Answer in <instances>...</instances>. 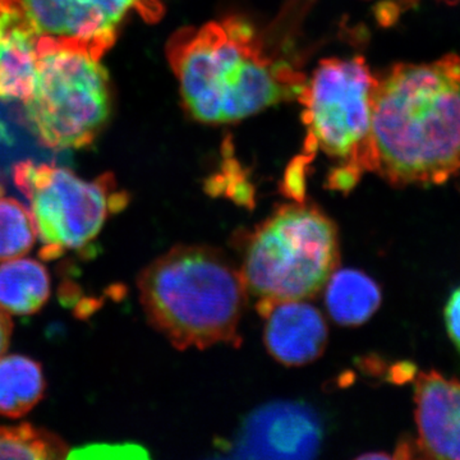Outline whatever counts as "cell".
Returning <instances> with one entry per match:
<instances>
[{
	"label": "cell",
	"instance_id": "cell-16",
	"mask_svg": "<svg viewBox=\"0 0 460 460\" xmlns=\"http://www.w3.org/2000/svg\"><path fill=\"white\" fill-rule=\"evenodd\" d=\"M68 453L65 441L48 429L31 423L0 426V459H62Z\"/></svg>",
	"mask_w": 460,
	"mask_h": 460
},
{
	"label": "cell",
	"instance_id": "cell-13",
	"mask_svg": "<svg viewBox=\"0 0 460 460\" xmlns=\"http://www.w3.org/2000/svg\"><path fill=\"white\" fill-rule=\"evenodd\" d=\"M48 269L38 260H8L0 263V310L13 316L40 311L50 296Z\"/></svg>",
	"mask_w": 460,
	"mask_h": 460
},
{
	"label": "cell",
	"instance_id": "cell-22",
	"mask_svg": "<svg viewBox=\"0 0 460 460\" xmlns=\"http://www.w3.org/2000/svg\"><path fill=\"white\" fill-rule=\"evenodd\" d=\"M444 2L449 3V4H456V3H460V0H444Z\"/></svg>",
	"mask_w": 460,
	"mask_h": 460
},
{
	"label": "cell",
	"instance_id": "cell-20",
	"mask_svg": "<svg viewBox=\"0 0 460 460\" xmlns=\"http://www.w3.org/2000/svg\"><path fill=\"white\" fill-rule=\"evenodd\" d=\"M445 323L450 339L460 352V287L454 290L445 307Z\"/></svg>",
	"mask_w": 460,
	"mask_h": 460
},
{
	"label": "cell",
	"instance_id": "cell-15",
	"mask_svg": "<svg viewBox=\"0 0 460 460\" xmlns=\"http://www.w3.org/2000/svg\"><path fill=\"white\" fill-rule=\"evenodd\" d=\"M45 390L40 363L21 354L0 357V416H26L44 398Z\"/></svg>",
	"mask_w": 460,
	"mask_h": 460
},
{
	"label": "cell",
	"instance_id": "cell-9",
	"mask_svg": "<svg viewBox=\"0 0 460 460\" xmlns=\"http://www.w3.org/2000/svg\"><path fill=\"white\" fill-rule=\"evenodd\" d=\"M321 440L323 429L314 411L298 402H271L248 417L233 456L314 458Z\"/></svg>",
	"mask_w": 460,
	"mask_h": 460
},
{
	"label": "cell",
	"instance_id": "cell-4",
	"mask_svg": "<svg viewBox=\"0 0 460 460\" xmlns=\"http://www.w3.org/2000/svg\"><path fill=\"white\" fill-rule=\"evenodd\" d=\"M339 259L335 223L316 206L290 204L248 233L239 270L247 292L259 296L266 314L280 302L319 295Z\"/></svg>",
	"mask_w": 460,
	"mask_h": 460
},
{
	"label": "cell",
	"instance_id": "cell-7",
	"mask_svg": "<svg viewBox=\"0 0 460 460\" xmlns=\"http://www.w3.org/2000/svg\"><path fill=\"white\" fill-rule=\"evenodd\" d=\"M13 181L29 201L47 261L90 246L109 217L128 204L111 174L86 181L66 168L22 162L13 168Z\"/></svg>",
	"mask_w": 460,
	"mask_h": 460
},
{
	"label": "cell",
	"instance_id": "cell-2",
	"mask_svg": "<svg viewBox=\"0 0 460 460\" xmlns=\"http://www.w3.org/2000/svg\"><path fill=\"white\" fill-rule=\"evenodd\" d=\"M371 172L392 184H440L460 172V56L377 75Z\"/></svg>",
	"mask_w": 460,
	"mask_h": 460
},
{
	"label": "cell",
	"instance_id": "cell-10",
	"mask_svg": "<svg viewBox=\"0 0 460 460\" xmlns=\"http://www.w3.org/2000/svg\"><path fill=\"white\" fill-rule=\"evenodd\" d=\"M420 443L429 456L460 459V383L435 372L416 383Z\"/></svg>",
	"mask_w": 460,
	"mask_h": 460
},
{
	"label": "cell",
	"instance_id": "cell-6",
	"mask_svg": "<svg viewBox=\"0 0 460 460\" xmlns=\"http://www.w3.org/2000/svg\"><path fill=\"white\" fill-rule=\"evenodd\" d=\"M35 81L25 100L33 132L54 150L87 146L111 111L108 74L99 58L71 48L38 47Z\"/></svg>",
	"mask_w": 460,
	"mask_h": 460
},
{
	"label": "cell",
	"instance_id": "cell-1",
	"mask_svg": "<svg viewBox=\"0 0 460 460\" xmlns=\"http://www.w3.org/2000/svg\"><path fill=\"white\" fill-rule=\"evenodd\" d=\"M230 16L172 33L166 58L187 111L202 123H232L298 99L308 75L288 45Z\"/></svg>",
	"mask_w": 460,
	"mask_h": 460
},
{
	"label": "cell",
	"instance_id": "cell-18",
	"mask_svg": "<svg viewBox=\"0 0 460 460\" xmlns=\"http://www.w3.org/2000/svg\"><path fill=\"white\" fill-rule=\"evenodd\" d=\"M68 458H146L144 447L135 444H90L68 453Z\"/></svg>",
	"mask_w": 460,
	"mask_h": 460
},
{
	"label": "cell",
	"instance_id": "cell-5",
	"mask_svg": "<svg viewBox=\"0 0 460 460\" xmlns=\"http://www.w3.org/2000/svg\"><path fill=\"white\" fill-rule=\"evenodd\" d=\"M377 75L362 57L321 60L307 77L298 102L304 107L305 151L296 168L316 154L337 163L329 184L350 190L363 172H371L372 109Z\"/></svg>",
	"mask_w": 460,
	"mask_h": 460
},
{
	"label": "cell",
	"instance_id": "cell-21",
	"mask_svg": "<svg viewBox=\"0 0 460 460\" xmlns=\"http://www.w3.org/2000/svg\"><path fill=\"white\" fill-rule=\"evenodd\" d=\"M12 332H13V323L11 317L4 311L0 310V357L7 352L8 345L11 343Z\"/></svg>",
	"mask_w": 460,
	"mask_h": 460
},
{
	"label": "cell",
	"instance_id": "cell-3",
	"mask_svg": "<svg viewBox=\"0 0 460 460\" xmlns=\"http://www.w3.org/2000/svg\"><path fill=\"white\" fill-rule=\"evenodd\" d=\"M137 286L148 323L177 349L238 344L247 288L222 251L172 247L141 271Z\"/></svg>",
	"mask_w": 460,
	"mask_h": 460
},
{
	"label": "cell",
	"instance_id": "cell-12",
	"mask_svg": "<svg viewBox=\"0 0 460 460\" xmlns=\"http://www.w3.org/2000/svg\"><path fill=\"white\" fill-rule=\"evenodd\" d=\"M38 57L35 35L11 0H0V100L29 98Z\"/></svg>",
	"mask_w": 460,
	"mask_h": 460
},
{
	"label": "cell",
	"instance_id": "cell-11",
	"mask_svg": "<svg viewBox=\"0 0 460 460\" xmlns=\"http://www.w3.org/2000/svg\"><path fill=\"white\" fill-rule=\"evenodd\" d=\"M266 316L269 353L286 366H304L319 358L328 343V326L317 308L305 301L272 305Z\"/></svg>",
	"mask_w": 460,
	"mask_h": 460
},
{
	"label": "cell",
	"instance_id": "cell-17",
	"mask_svg": "<svg viewBox=\"0 0 460 460\" xmlns=\"http://www.w3.org/2000/svg\"><path fill=\"white\" fill-rule=\"evenodd\" d=\"M31 214L18 199L9 198L0 187V262L29 253L35 244Z\"/></svg>",
	"mask_w": 460,
	"mask_h": 460
},
{
	"label": "cell",
	"instance_id": "cell-14",
	"mask_svg": "<svg viewBox=\"0 0 460 460\" xmlns=\"http://www.w3.org/2000/svg\"><path fill=\"white\" fill-rule=\"evenodd\" d=\"M326 284V307L339 325H362L380 305V288L365 272L353 269L334 271Z\"/></svg>",
	"mask_w": 460,
	"mask_h": 460
},
{
	"label": "cell",
	"instance_id": "cell-8",
	"mask_svg": "<svg viewBox=\"0 0 460 460\" xmlns=\"http://www.w3.org/2000/svg\"><path fill=\"white\" fill-rule=\"evenodd\" d=\"M30 27L38 47L71 48L102 59L117 39L118 27L129 12L157 21V0H11Z\"/></svg>",
	"mask_w": 460,
	"mask_h": 460
},
{
	"label": "cell",
	"instance_id": "cell-19",
	"mask_svg": "<svg viewBox=\"0 0 460 460\" xmlns=\"http://www.w3.org/2000/svg\"><path fill=\"white\" fill-rule=\"evenodd\" d=\"M377 20L384 25H392L402 12L416 7L419 0H376Z\"/></svg>",
	"mask_w": 460,
	"mask_h": 460
}]
</instances>
